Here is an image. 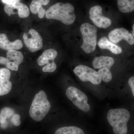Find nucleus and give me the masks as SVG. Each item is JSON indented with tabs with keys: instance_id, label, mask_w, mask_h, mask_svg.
<instances>
[{
	"instance_id": "nucleus-15",
	"label": "nucleus",
	"mask_w": 134,
	"mask_h": 134,
	"mask_svg": "<svg viewBox=\"0 0 134 134\" xmlns=\"http://www.w3.org/2000/svg\"><path fill=\"white\" fill-rule=\"evenodd\" d=\"M23 47V43L21 40H16L13 42L9 40L5 34H0V48L5 50H19Z\"/></svg>"
},
{
	"instance_id": "nucleus-11",
	"label": "nucleus",
	"mask_w": 134,
	"mask_h": 134,
	"mask_svg": "<svg viewBox=\"0 0 134 134\" xmlns=\"http://www.w3.org/2000/svg\"><path fill=\"white\" fill-rule=\"evenodd\" d=\"M89 13L91 19L99 28L106 29L111 24V19L103 15L102 8L99 5L92 7Z\"/></svg>"
},
{
	"instance_id": "nucleus-23",
	"label": "nucleus",
	"mask_w": 134,
	"mask_h": 134,
	"mask_svg": "<svg viewBox=\"0 0 134 134\" xmlns=\"http://www.w3.org/2000/svg\"><path fill=\"white\" fill-rule=\"evenodd\" d=\"M18 0H2L3 2L6 4H10L14 1H18Z\"/></svg>"
},
{
	"instance_id": "nucleus-1",
	"label": "nucleus",
	"mask_w": 134,
	"mask_h": 134,
	"mask_svg": "<svg viewBox=\"0 0 134 134\" xmlns=\"http://www.w3.org/2000/svg\"><path fill=\"white\" fill-rule=\"evenodd\" d=\"M46 16L48 19L60 21L65 25H70L75 20L74 6L69 3H57L50 7L46 12Z\"/></svg>"
},
{
	"instance_id": "nucleus-19",
	"label": "nucleus",
	"mask_w": 134,
	"mask_h": 134,
	"mask_svg": "<svg viewBox=\"0 0 134 134\" xmlns=\"http://www.w3.org/2000/svg\"><path fill=\"white\" fill-rule=\"evenodd\" d=\"M54 134H85L81 129L76 126L63 127L56 130Z\"/></svg>"
},
{
	"instance_id": "nucleus-3",
	"label": "nucleus",
	"mask_w": 134,
	"mask_h": 134,
	"mask_svg": "<svg viewBox=\"0 0 134 134\" xmlns=\"http://www.w3.org/2000/svg\"><path fill=\"white\" fill-rule=\"evenodd\" d=\"M50 108L51 105L46 92L41 90L34 97L30 107L29 114L34 120L41 121L47 115Z\"/></svg>"
},
{
	"instance_id": "nucleus-20",
	"label": "nucleus",
	"mask_w": 134,
	"mask_h": 134,
	"mask_svg": "<svg viewBox=\"0 0 134 134\" xmlns=\"http://www.w3.org/2000/svg\"><path fill=\"white\" fill-rule=\"evenodd\" d=\"M14 113V111L11 108L8 107L3 108L0 113V122L4 124L7 119L12 116Z\"/></svg>"
},
{
	"instance_id": "nucleus-10",
	"label": "nucleus",
	"mask_w": 134,
	"mask_h": 134,
	"mask_svg": "<svg viewBox=\"0 0 134 134\" xmlns=\"http://www.w3.org/2000/svg\"><path fill=\"white\" fill-rule=\"evenodd\" d=\"M23 38L25 46L32 52H35L43 48L42 37L34 29H31L28 33L24 34Z\"/></svg>"
},
{
	"instance_id": "nucleus-8",
	"label": "nucleus",
	"mask_w": 134,
	"mask_h": 134,
	"mask_svg": "<svg viewBox=\"0 0 134 134\" xmlns=\"http://www.w3.org/2000/svg\"><path fill=\"white\" fill-rule=\"evenodd\" d=\"M58 52L55 49L50 48L45 50L37 60L40 66L46 65L42 69L43 72L52 73L55 71L57 66L54 59L58 55Z\"/></svg>"
},
{
	"instance_id": "nucleus-16",
	"label": "nucleus",
	"mask_w": 134,
	"mask_h": 134,
	"mask_svg": "<svg viewBox=\"0 0 134 134\" xmlns=\"http://www.w3.org/2000/svg\"><path fill=\"white\" fill-rule=\"evenodd\" d=\"M50 0H32L30 5V9L34 14H38L39 18H43L46 14V10L43 5H46L50 2Z\"/></svg>"
},
{
	"instance_id": "nucleus-24",
	"label": "nucleus",
	"mask_w": 134,
	"mask_h": 134,
	"mask_svg": "<svg viewBox=\"0 0 134 134\" xmlns=\"http://www.w3.org/2000/svg\"><path fill=\"white\" fill-rule=\"evenodd\" d=\"M133 30L132 31V35L134 36V24L133 25Z\"/></svg>"
},
{
	"instance_id": "nucleus-2",
	"label": "nucleus",
	"mask_w": 134,
	"mask_h": 134,
	"mask_svg": "<svg viewBox=\"0 0 134 134\" xmlns=\"http://www.w3.org/2000/svg\"><path fill=\"white\" fill-rule=\"evenodd\" d=\"M128 110L124 108L111 109L107 114V120L113 127L114 134H127V123L130 119Z\"/></svg>"
},
{
	"instance_id": "nucleus-18",
	"label": "nucleus",
	"mask_w": 134,
	"mask_h": 134,
	"mask_svg": "<svg viewBox=\"0 0 134 134\" xmlns=\"http://www.w3.org/2000/svg\"><path fill=\"white\" fill-rule=\"evenodd\" d=\"M117 6L120 12L129 13L134 10V0H117Z\"/></svg>"
},
{
	"instance_id": "nucleus-21",
	"label": "nucleus",
	"mask_w": 134,
	"mask_h": 134,
	"mask_svg": "<svg viewBox=\"0 0 134 134\" xmlns=\"http://www.w3.org/2000/svg\"><path fill=\"white\" fill-rule=\"evenodd\" d=\"M20 119V116L18 114H15L13 115L11 121L15 126H19L21 123Z\"/></svg>"
},
{
	"instance_id": "nucleus-4",
	"label": "nucleus",
	"mask_w": 134,
	"mask_h": 134,
	"mask_svg": "<svg viewBox=\"0 0 134 134\" xmlns=\"http://www.w3.org/2000/svg\"><path fill=\"white\" fill-rule=\"evenodd\" d=\"M80 30L83 40L81 48L86 53L93 52L97 46V29L94 25L85 23L81 26Z\"/></svg>"
},
{
	"instance_id": "nucleus-7",
	"label": "nucleus",
	"mask_w": 134,
	"mask_h": 134,
	"mask_svg": "<svg viewBox=\"0 0 134 134\" xmlns=\"http://www.w3.org/2000/svg\"><path fill=\"white\" fill-rule=\"evenodd\" d=\"M74 71L82 81H90L94 85H98L101 82V78L98 72L87 66L78 65Z\"/></svg>"
},
{
	"instance_id": "nucleus-13",
	"label": "nucleus",
	"mask_w": 134,
	"mask_h": 134,
	"mask_svg": "<svg viewBox=\"0 0 134 134\" xmlns=\"http://www.w3.org/2000/svg\"><path fill=\"white\" fill-rule=\"evenodd\" d=\"M108 38L114 44H117L122 40H126L131 45L134 44V36L124 28L116 29L111 31L108 34Z\"/></svg>"
},
{
	"instance_id": "nucleus-5",
	"label": "nucleus",
	"mask_w": 134,
	"mask_h": 134,
	"mask_svg": "<svg viewBox=\"0 0 134 134\" xmlns=\"http://www.w3.org/2000/svg\"><path fill=\"white\" fill-rule=\"evenodd\" d=\"M114 63V60L112 57L102 56L95 58L92 62V65L94 68L100 69L98 72L101 80L109 82L112 79L110 69Z\"/></svg>"
},
{
	"instance_id": "nucleus-12",
	"label": "nucleus",
	"mask_w": 134,
	"mask_h": 134,
	"mask_svg": "<svg viewBox=\"0 0 134 134\" xmlns=\"http://www.w3.org/2000/svg\"><path fill=\"white\" fill-rule=\"evenodd\" d=\"M4 10L9 16L11 15L18 14L21 18H26L29 16L30 13L28 7L19 1H14L10 4H6L4 6Z\"/></svg>"
},
{
	"instance_id": "nucleus-17",
	"label": "nucleus",
	"mask_w": 134,
	"mask_h": 134,
	"mask_svg": "<svg viewBox=\"0 0 134 134\" xmlns=\"http://www.w3.org/2000/svg\"><path fill=\"white\" fill-rule=\"evenodd\" d=\"M98 45L101 49H108L114 54H120L122 52V49L120 47L109 41L105 37L99 40Z\"/></svg>"
},
{
	"instance_id": "nucleus-22",
	"label": "nucleus",
	"mask_w": 134,
	"mask_h": 134,
	"mask_svg": "<svg viewBox=\"0 0 134 134\" xmlns=\"http://www.w3.org/2000/svg\"><path fill=\"white\" fill-rule=\"evenodd\" d=\"M129 84L131 88L133 96L134 97V77L132 76L129 78L128 81Z\"/></svg>"
},
{
	"instance_id": "nucleus-6",
	"label": "nucleus",
	"mask_w": 134,
	"mask_h": 134,
	"mask_svg": "<svg viewBox=\"0 0 134 134\" xmlns=\"http://www.w3.org/2000/svg\"><path fill=\"white\" fill-rule=\"evenodd\" d=\"M66 95L68 98L80 110L88 112L90 109V106L88 103L87 96L75 87L70 86L68 88L66 91Z\"/></svg>"
},
{
	"instance_id": "nucleus-9",
	"label": "nucleus",
	"mask_w": 134,
	"mask_h": 134,
	"mask_svg": "<svg viewBox=\"0 0 134 134\" xmlns=\"http://www.w3.org/2000/svg\"><path fill=\"white\" fill-rule=\"evenodd\" d=\"M7 58L0 56V64L5 65L8 69L17 71L24 60L22 53L16 50L8 51Z\"/></svg>"
},
{
	"instance_id": "nucleus-14",
	"label": "nucleus",
	"mask_w": 134,
	"mask_h": 134,
	"mask_svg": "<svg viewBox=\"0 0 134 134\" xmlns=\"http://www.w3.org/2000/svg\"><path fill=\"white\" fill-rule=\"evenodd\" d=\"M10 76L9 69L0 68V96L7 95L11 91L12 83L10 81Z\"/></svg>"
}]
</instances>
